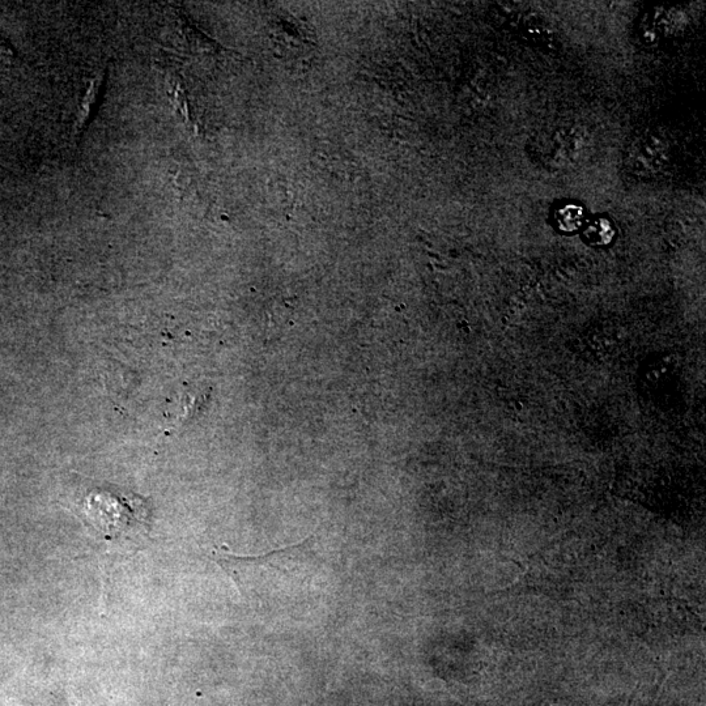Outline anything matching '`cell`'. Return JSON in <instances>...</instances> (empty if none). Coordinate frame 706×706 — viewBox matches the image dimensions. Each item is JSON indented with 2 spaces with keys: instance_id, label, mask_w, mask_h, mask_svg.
<instances>
[{
  "instance_id": "3",
  "label": "cell",
  "mask_w": 706,
  "mask_h": 706,
  "mask_svg": "<svg viewBox=\"0 0 706 706\" xmlns=\"http://www.w3.org/2000/svg\"><path fill=\"white\" fill-rule=\"evenodd\" d=\"M106 80H108V70L106 68L97 71L89 80L87 92H85L83 100L80 102L74 129H72V139H74L75 143L82 139L85 130L88 129L89 123H91L97 109H99L105 93Z\"/></svg>"
},
{
  "instance_id": "1",
  "label": "cell",
  "mask_w": 706,
  "mask_h": 706,
  "mask_svg": "<svg viewBox=\"0 0 706 706\" xmlns=\"http://www.w3.org/2000/svg\"><path fill=\"white\" fill-rule=\"evenodd\" d=\"M214 559L235 581L245 601L267 615L300 610L316 594L325 573L313 539L261 556L214 552Z\"/></svg>"
},
{
  "instance_id": "2",
  "label": "cell",
  "mask_w": 706,
  "mask_h": 706,
  "mask_svg": "<svg viewBox=\"0 0 706 706\" xmlns=\"http://www.w3.org/2000/svg\"><path fill=\"white\" fill-rule=\"evenodd\" d=\"M85 518L108 540L140 538L148 530L146 501L119 491L100 489L84 501Z\"/></svg>"
},
{
  "instance_id": "4",
  "label": "cell",
  "mask_w": 706,
  "mask_h": 706,
  "mask_svg": "<svg viewBox=\"0 0 706 706\" xmlns=\"http://www.w3.org/2000/svg\"><path fill=\"white\" fill-rule=\"evenodd\" d=\"M0 58L6 59V61H15L17 58V51L14 45L8 38L0 36Z\"/></svg>"
}]
</instances>
